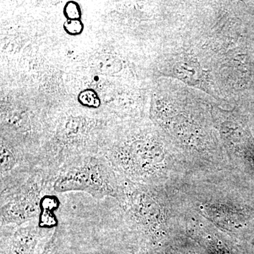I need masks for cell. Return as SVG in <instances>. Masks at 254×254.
I'll return each mask as SVG.
<instances>
[{
    "label": "cell",
    "mask_w": 254,
    "mask_h": 254,
    "mask_svg": "<svg viewBox=\"0 0 254 254\" xmlns=\"http://www.w3.org/2000/svg\"><path fill=\"white\" fill-rule=\"evenodd\" d=\"M111 163L98 158H87L66 163L52 180L55 193L81 191L97 199L106 197L119 199L123 182Z\"/></svg>",
    "instance_id": "6da1fadb"
},
{
    "label": "cell",
    "mask_w": 254,
    "mask_h": 254,
    "mask_svg": "<svg viewBox=\"0 0 254 254\" xmlns=\"http://www.w3.org/2000/svg\"><path fill=\"white\" fill-rule=\"evenodd\" d=\"M51 190L52 179L39 169L22 185L1 193V228H16L38 219L43 196Z\"/></svg>",
    "instance_id": "7a4b0ae2"
},
{
    "label": "cell",
    "mask_w": 254,
    "mask_h": 254,
    "mask_svg": "<svg viewBox=\"0 0 254 254\" xmlns=\"http://www.w3.org/2000/svg\"><path fill=\"white\" fill-rule=\"evenodd\" d=\"M165 155L158 142L140 138L126 142L113 153L112 166L119 176L149 182L161 173Z\"/></svg>",
    "instance_id": "3957f363"
},
{
    "label": "cell",
    "mask_w": 254,
    "mask_h": 254,
    "mask_svg": "<svg viewBox=\"0 0 254 254\" xmlns=\"http://www.w3.org/2000/svg\"><path fill=\"white\" fill-rule=\"evenodd\" d=\"M46 230H43L38 219L16 227L7 254H34Z\"/></svg>",
    "instance_id": "277c9868"
},
{
    "label": "cell",
    "mask_w": 254,
    "mask_h": 254,
    "mask_svg": "<svg viewBox=\"0 0 254 254\" xmlns=\"http://www.w3.org/2000/svg\"><path fill=\"white\" fill-rule=\"evenodd\" d=\"M91 66L100 74L111 76L120 72L123 63L115 55L103 54L97 55L92 59Z\"/></svg>",
    "instance_id": "5b68a950"
},
{
    "label": "cell",
    "mask_w": 254,
    "mask_h": 254,
    "mask_svg": "<svg viewBox=\"0 0 254 254\" xmlns=\"http://www.w3.org/2000/svg\"><path fill=\"white\" fill-rule=\"evenodd\" d=\"M78 100L80 104L87 108H98L101 104V100L98 93L91 88H88L81 91L78 95Z\"/></svg>",
    "instance_id": "8992f818"
},
{
    "label": "cell",
    "mask_w": 254,
    "mask_h": 254,
    "mask_svg": "<svg viewBox=\"0 0 254 254\" xmlns=\"http://www.w3.org/2000/svg\"><path fill=\"white\" fill-rule=\"evenodd\" d=\"M63 12L67 20H81L82 16L81 6L76 1H67L64 7Z\"/></svg>",
    "instance_id": "52a82bcc"
},
{
    "label": "cell",
    "mask_w": 254,
    "mask_h": 254,
    "mask_svg": "<svg viewBox=\"0 0 254 254\" xmlns=\"http://www.w3.org/2000/svg\"><path fill=\"white\" fill-rule=\"evenodd\" d=\"M64 29L70 36H78L83 33L84 25L81 20H67L64 23Z\"/></svg>",
    "instance_id": "ba28073f"
}]
</instances>
